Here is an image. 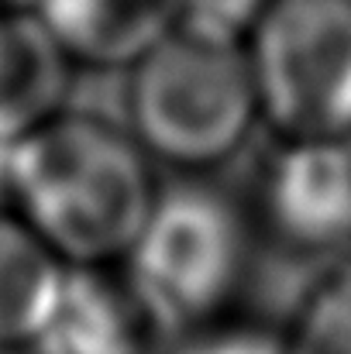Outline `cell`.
Wrapping results in <instances>:
<instances>
[{
    "label": "cell",
    "mask_w": 351,
    "mask_h": 354,
    "mask_svg": "<svg viewBox=\"0 0 351 354\" xmlns=\"http://www.w3.org/2000/svg\"><path fill=\"white\" fill-rule=\"evenodd\" d=\"M159 183L148 155L111 120L62 111L3 155V200L69 268L124 261Z\"/></svg>",
    "instance_id": "6da1fadb"
},
{
    "label": "cell",
    "mask_w": 351,
    "mask_h": 354,
    "mask_svg": "<svg viewBox=\"0 0 351 354\" xmlns=\"http://www.w3.org/2000/svg\"><path fill=\"white\" fill-rule=\"evenodd\" d=\"M124 111L148 162L183 176L224 165L262 120L244 45L186 28L127 69Z\"/></svg>",
    "instance_id": "7a4b0ae2"
},
{
    "label": "cell",
    "mask_w": 351,
    "mask_h": 354,
    "mask_svg": "<svg viewBox=\"0 0 351 354\" xmlns=\"http://www.w3.org/2000/svg\"><path fill=\"white\" fill-rule=\"evenodd\" d=\"M244 52L282 141L351 138V0H269Z\"/></svg>",
    "instance_id": "3957f363"
},
{
    "label": "cell",
    "mask_w": 351,
    "mask_h": 354,
    "mask_svg": "<svg viewBox=\"0 0 351 354\" xmlns=\"http://www.w3.org/2000/svg\"><path fill=\"white\" fill-rule=\"evenodd\" d=\"M248 258V214L221 186L204 176H186L159 189L124 261L190 330L231 303L244 282Z\"/></svg>",
    "instance_id": "277c9868"
},
{
    "label": "cell",
    "mask_w": 351,
    "mask_h": 354,
    "mask_svg": "<svg viewBox=\"0 0 351 354\" xmlns=\"http://www.w3.org/2000/svg\"><path fill=\"white\" fill-rule=\"evenodd\" d=\"M186 327L127 261L69 268L62 303L35 354H176Z\"/></svg>",
    "instance_id": "5b68a950"
},
{
    "label": "cell",
    "mask_w": 351,
    "mask_h": 354,
    "mask_svg": "<svg viewBox=\"0 0 351 354\" xmlns=\"http://www.w3.org/2000/svg\"><path fill=\"white\" fill-rule=\"evenodd\" d=\"M258 217L293 254L351 258V138L282 141L258 183Z\"/></svg>",
    "instance_id": "8992f818"
},
{
    "label": "cell",
    "mask_w": 351,
    "mask_h": 354,
    "mask_svg": "<svg viewBox=\"0 0 351 354\" xmlns=\"http://www.w3.org/2000/svg\"><path fill=\"white\" fill-rule=\"evenodd\" d=\"M38 21L73 66L134 69L179 28V0H45Z\"/></svg>",
    "instance_id": "52a82bcc"
},
{
    "label": "cell",
    "mask_w": 351,
    "mask_h": 354,
    "mask_svg": "<svg viewBox=\"0 0 351 354\" xmlns=\"http://www.w3.org/2000/svg\"><path fill=\"white\" fill-rule=\"evenodd\" d=\"M69 69L38 14H0V155L66 111Z\"/></svg>",
    "instance_id": "ba28073f"
},
{
    "label": "cell",
    "mask_w": 351,
    "mask_h": 354,
    "mask_svg": "<svg viewBox=\"0 0 351 354\" xmlns=\"http://www.w3.org/2000/svg\"><path fill=\"white\" fill-rule=\"evenodd\" d=\"M69 265L10 210H0V354L35 351L62 303Z\"/></svg>",
    "instance_id": "9c48e42d"
},
{
    "label": "cell",
    "mask_w": 351,
    "mask_h": 354,
    "mask_svg": "<svg viewBox=\"0 0 351 354\" xmlns=\"http://www.w3.org/2000/svg\"><path fill=\"white\" fill-rule=\"evenodd\" d=\"M282 354H351V258H338L300 299Z\"/></svg>",
    "instance_id": "30bf717a"
},
{
    "label": "cell",
    "mask_w": 351,
    "mask_h": 354,
    "mask_svg": "<svg viewBox=\"0 0 351 354\" xmlns=\"http://www.w3.org/2000/svg\"><path fill=\"white\" fill-rule=\"evenodd\" d=\"M269 0H179V28L244 45Z\"/></svg>",
    "instance_id": "8fae6325"
},
{
    "label": "cell",
    "mask_w": 351,
    "mask_h": 354,
    "mask_svg": "<svg viewBox=\"0 0 351 354\" xmlns=\"http://www.w3.org/2000/svg\"><path fill=\"white\" fill-rule=\"evenodd\" d=\"M176 354H282L279 337L255 330H224L207 337H186Z\"/></svg>",
    "instance_id": "7c38bea8"
},
{
    "label": "cell",
    "mask_w": 351,
    "mask_h": 354,
    "mask_svg": "<svg viewBox=\"0 0 351 354\" xmlns=\"http://www.w3.org/2000/svg\"><path fill=\"white\" fill-rule=\"evenodd\" d=\"M45 0H0V14H38Z\"/></svg>",
    "instance_id": "4fadbf2b"
}]
</instances>
